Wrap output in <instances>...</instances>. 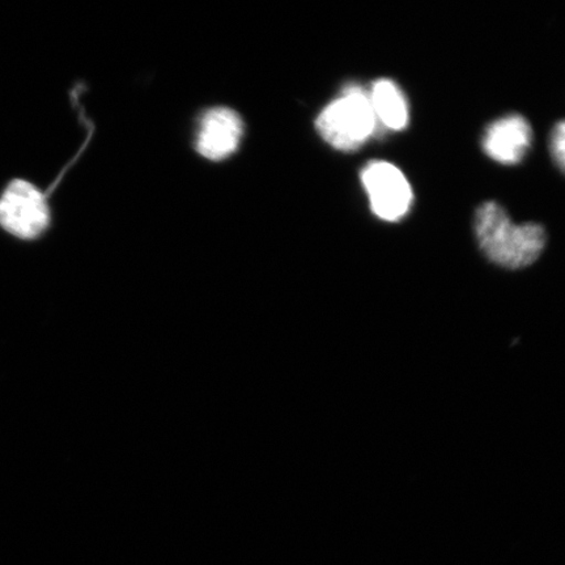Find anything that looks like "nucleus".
Here are the masks:
<instances>
[{
	"mask_svg": "<svg viewBox=\"0 0 565 565\" xmlns=\"http://www.w3.org/2000/svg\"><path fill=\"white\" fill-rule=\"evenodd\" d=\"M244 136V122L230 108L210 109L201 118L196 134V150L212 161H222L238 150Z\"/></svg>",
	"mask_w": 565,
	"mask_h": 565,
	"instance_id": "nucleus-5",
	"label": "nucleus"
},
{
	"mask_svg": "<svg viewBox=\"0 0 565 565\" xmlns=\"http://www.w3.org/2000/svg\"><path fill=\"white\" fill-rule=\"evenodd\" d=\"M551 150H553V157L557 164V168L563 171L564 159H565V126L564 122H559L555 126L553 140H551Z\"/></svg>",
	"mask_w": 565,
	"mask_h": 565,
	"instance_id": "nucleus-8",
	"label": "nucleus"
},
{
	"mask_svg": "<svg viewBox=\"0 0 565 565\" xmlns=\"http://www.w3.org/2000/svg\"><path fill=\"white\" fill-rule=\"evenodd\" d=\"M475 228L484 256L507 270H521L533 265L546 246V231L541 224H514L497 202L479 206Z\"/></svg>",
	"mask_w": 565,
	"mask_h": 565,
	"instance_id": "nucleus-1",
	"label": "nucleus"
},
{
	"mask_svg": "<svg viewBox=\"0 0 565 565\" xmlns=\"http://www.w3.org/2000/svg\"><path fill=\"white\" fill-rule=\"evenodd\" d=\"M51 224L46 195L25 180H13L0 195V227L21 239H34Z\"/></svg>",
	"mask_w": 565,
	"mask_h": 565,
	"instance_id": "nucleus-3",
	"label": "nucleus"
},
{
	"mask_svg": "<svg viewBox=\"0 0 565 565\" xmlns=\"http://www.w3.org/2000/svg\"><path fill=\"white\" fill-rule=\"evenodd\" d=\"M377 122L394 131L406 129L408 124V105L404 92L388 79L373 83L369 95Z\"/></svg>",
	"mask_w": 565,
	"mask_h": 565,
	"instance_id": "nucleus-7",
	"label": "nucleus"
},
{
	"mask_svg": "<svg viewBox=\"0 0 565 565\" xmlns=\"http://www.w3.org/2000/svg\"><path fill=\"white\" fill-rule=\"evenodd\" d=\"M532 143V127L519 115H510L491 124L482 140L487 157L504 166L519 164Z\"/></svg>",
	"mask_w": 565,
	"mask_h": 565,
	"instance_id": "nucleus-6",
	"label": "nucleus"
},
{
	"mask_svg": "<svg viewBox=\"0 0 565 565\" xmlns=\"http://www.w3.org/2000/svg\"><path fill=\"white\" fill-rule=\"evenodd\" d=\"M369 94L359 86L345 87L341 97L316 119V129L327 143L339 151L359 150L377 129Z\"/></svg>",
	"mask_w": 565,
	"mask_h": 565,
	"instance_id": "nucleus-2",
	"label": "nucleus"
},
{
	"mask_svg": "<svg viewBox=\"0 0 565 565\" xmlns=\"http://www.w3.org/2000/svg\"><path fill=\"white\" fill-rule=\"evenodd\" d=\"M362 181L372 211L383 221L397 222L412 207L413 189L405 174L391 162H371L364 168Z\"/></svg>",
	"mask_w": 565,
	"mask_h": 565,
	"instance_id": "nucleus-4",
	"label": "nucleus"
}]
</instances>
